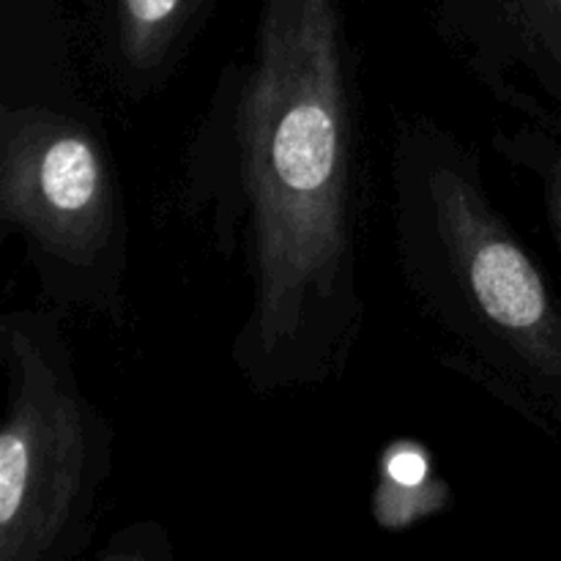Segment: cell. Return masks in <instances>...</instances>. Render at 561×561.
Wrapping results in <instances>:
<instances>
[{
    "label": "cell",
    "mask_w": 561,
    "mask_h": 561,
    "mask_svg": "<svg viewBox=\"0 0 561 561\" xmlns=\"http://www.w3.org/2000/svg\"><path fill=\"white\" fill-rule=\"evenodd\" d=\"M0 225L20 239L44 305L124 321L129 211L107 135L80 104L3 96Z\"/></svg>",
    "instance_id": "cell-4"
},
{
    "label": "cell",
    "mask_w": 561,
    "mask_h": 561,
    "mask_svg": "<svg viewBox=\"0 0 561 561\" xmlns=\"http://www.w3.org/2000/svg\"><path fill=\"white\" fill-rule=\"evenodd\" d=\"M58 307L0 318V561H77L88 553L115 433L77 376Z\"/></svg>",
    "instance_id": "cell-3"
},
{
    "label": "cell",
    "mask_w": 561,
    "mask_h": 561,
    "mask_svg": "<svg viewBox=\"0 0 561 561\" xmlns=\"http://www.w3.org/2000/svg\"><path fill=\"white\" fill-rule=\"evenodd\" d=\"M491 146L504 162L535 179L548 228L561 252V142L551 135V129L526 121L513 129H504V126L493 129Z\"/></svg>",
    "instance_id": "cell-6"
},
{
    "label": "cell",
    "mask_w": 561,
    "mask_h": 561,
    "mask_svg": "<svg viewBox=\"0 0 561 561\" xmlns=\"http://www.w3.org/2000/svg\"><path fill=\"white\" fill-rule=\"evenodd\" d=\"M389 233L444 370L542 433L561 431V299L474 142L425 113L394 121Z\"/></svg>",
    "instance_id": "cell-2"
},
{
    "label": "cell",
    "mask_w": 561,
    "mask_h": 561,
    "mask_svg": "<svg viewBox=\"0 0 561 561\" xmlns=\"http://www.w3.org/2000/svg\"><path fill=\"white\" fill-rule=\"evenodd\" d=\"M362 192L359 64L337 0H263L181 173V211L250 277L230 362L257 398L334 387L354 365Z\"/></svg>",
    "instance_id": "cell-1"
},
{
    "label": "cell",
    "mask_w": 561,
    "mask_h": 561,
    "mask_svg": "<svg viewBox=\"0 0 561 561\" xmlns=\"http://www.w3.org/2000/svg\"><path fill=\"white\" fill-rule=\"evenodd\" d=\"M449 491L433 477L431 458L420 444L398 442L387 449L378 469L373 513L387 529H405L427 515L442 513Z\"/></svg>",
    "instance_id": "cell-5"
}]
</instances>
